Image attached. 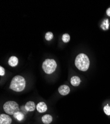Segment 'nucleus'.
<instances>
[{
  "label": "nucleus",
  "instance_id": "1a4fd4ad",
  "mask_svg": "<svg viewBox=\"0 0 110 124\" xmlns=\"http://www.w3.org/2000/svg\"><path fill=\"white\" fill-rule=\"evenodd\" d=\"M8 64L10 66L14 67L16 66L18 63V59L15 56H12L8 60Z\"/></svg>",
  "mask_w": 110,
  "mask_h": 124
},
{
  "label": "nucleus",
  "instance_id": "2eb2a0df",
  "mask_svg": "<svg viewBox=\"0 0 110 124\" xmlns=\"http://www.w3.org/2000/svg\"><path fill=\"white\" fill-rule=\"evenodd\" d=\"M110 106L107 104L104 107V111L105 113L107 115H110Z\"/></svg>",
  "mask_w": 110,
  "mask_h": 124
},
{
  "label": "nucleus",
  "instance_id": "f3484780",
  "mask_svg": "<svg viewBox=\"0 0 110 124\" xmlns=\"http://www.w3.org/2000/svg\"><path fill=\"white\" fill-rule=\"evenodd\" d=\"M106 13H107V15L109 16H110V8L107 9V11H106Z\"/></svg>",
  "mask_w": 110,
  "mask_h": 124
},
{
  "label": "nucleus",
  "instance_id": "4468645a",
  "mask_svg": "<svg viewBox=\"0 0 110 124\" xmlns=\"http://www.w3.org/2000/svg\"><path fill=\"white\" fill-rule=\"evenodd\" d=\"M53 38V34L51 32H48L45 34V38L47 41H51Z\"/></svg>",
  "mask_w": 110,
  "mask_h": 124
},
{
  "label": "nucleus",
  "instance_id": "39448f33",
  "mask_svg": "<svg viewBox=\"0 0 110 124\" xmlns=\"http://www.w3.org/2000/svg\"><path fill=\"white\" fill-rule=\"evenodd\" d=\"M12 119L6 114H2L0 115V124H11Z\"/></svg>",
  "mask_w": 110,
  "mask_h": 124
},
{
  "label": "nucleus",
  "instance_id": "ddd939ff",
  "mask_svg": "<svg viewBox=\"0 0 110 124\" xmlns=\"http://www.w3.org/2000/svg\"><path fill=\"white\" fill-rule=\"evenodd\" d=\"M62 39L64 43H67L70 40V36L68 33H65L62 35Z\"/></svg>",
  "mask_w": 110,
  "mask_h": 124
},
{
  "label": "nucleus",
  "instance_id": "7ed1b4c3",
  "mask_svg": "<svg viewBox=\"0 0 110 124\" xmlns=\"http://www.w3.org/2000/svg\"><path fill=\"white\" fill-rule=\"evenodd\" d=\"M4 111L9 115H14L19 112V105L17 103L13 101H8L6 102L3 105Z\"/></svg>",
  "mask_w": 110,
  "mask_h": 124
},
{
  "label": "nucleus",
  "instance_id": "9b49d317",
  "mask_svg": "<svg viewBox=\"0 0 110 124\" xmlns=\"http://www.w3.org/2000/svg\"><path fill=\"white\" fill-rule=\"evenodd\" d=\"M81 83V79L77 76H74L71 79V84L74 86H77Z\"/></svg>",
  "mask_w": 110,
  "mask_h": 124
},
{
  "label": "nucleus",
  "instance_id": "f257e3e1",
  "mask_svg": "<svg viewBox=\"0 0 110 124\" xmlns=\"http://www.w3.org/2000/svg\"><path fill=\"white\" fill-rule=\"evenodd\" d=\"M75 65L80 70L86 71L89 67L90 61L88 57L84 54L81 53L78 55L75 59Z\"/></svg>",
  "mask_w": 110,
  "mask_h": 124
},
{
  "label": "nucleus",
  "instance_id": "423d86ee",
  "mask_svg": "<svg viewBox=\"0 0 110 124\" xmlns=\"http://www.w3.org/2000/svg\"><path fill=\"white\" fill-rule=\"evenodd\" d=\"M70 91V88L66 85H62L58 88V92L62 95H66L69 93Z\"/></svg>",
  "mask_w": 110,
  "mask_h": 124
},
{
  "label": "nucleus",
  "instance_id": "6e6552de",
  "mask_svg": "<svg viewBox=\"0 0 110 124\" xmlns=\"http://www.w3.org/2000/svg\"><path fill=\"white\" fill-rule=\"evenodd\" d=\"M25 109L29 112L34 111L36 109L35 103L33 101H28L27 102L25 106Z\"/></svg>",
  "mask_w": 110,
  "mask_h": 124
},
{
  "label": "nucleus",
  "instance_id": "9d476101",
  "mask_svg": "<svg viewBox=\"0 0 110 124\" xmlns=\"http://www.w3.org/2000/svg\"><path fill=\"white\" fill-rule=\"evenodd\" d=\"M52 117L48 114L45 115L42 117V121L45 124H51L52 121Z\"/></svg>",
  "mask_w": 110,
  "mask_h": 124
},
{
  "label": "nucleus",
  "instance_id": "dca6fc26",
  "mask_svg": "<svg viewBox=\"0 0 110 124\" xmlns=\"http://www.w3.org/2000/svg\"><path fill=\"white\" fill-rule=\"evenodd\" d=\"M5 69L2 66L0 67V76H3L5 75Z\"/></svg>",
  "mask_w": 110,
  "mask_h": 124
},
{
  "label": "nucleus",
  "instance_id": "0eeeda50",
  "mask_svg": "<svg viewBox=\"0 0 110 124\" xmlns=\"http://www.w3.org/2000/svg\"><path fill=\"white\" fill-rule=\"evenodd\" d=\"M37 111L39 113H44L45 111H46L47 109V106L45 103L44 102H39L37 105L36 107Z\"/></svg>",
  "mask_w": 110,
  "mask_h": 124
},
{
  "label": "nucleus",
  "instance_id": "a211bd4d",
  "mask_svg": "<svg viewBox=\"0 0 110 124\" xmlns=\"http://www.w3.org/2000/svg\"></svg>",
  "mask_w": 110,
  "mask_h": 124
},
{
  "label": "nucleus",
  "instance_id": "f03ea898",
  "mask_svg": "<svg viewBox=\"0 0 110 124\" xmlns=\"http://www.w3.org/2000/svg\"><path fill=\"white\" fill-rule=\"evenodd\" d=\"M26 86V81L24 78L21 76L14 77L11 81L9 88L16 92L23 91Z\"/></svg>",
  "mask_w": 110,
  "mask_h": 124
},
{
  "label": "nucleus",
  "instance_id": "20e7f679",
  "mask_svg": "<svg viewBox=\"0 0 110 124\" xmlns=\"http://www.w3.org/2000/svg\"><path fill=\"white\" fill-rule=\"evenodd\" d=\"M57 67L56 62L53 59H46L43 64L42 68L46 74H52Z\"/></svg>",
  "mask_w": 110,
  "mask_h": 124
},
{
  "label": "nucleus",
  "instance_id": "f8f14e48",
  "mask_svg": "<svg viewBox=\"0 0 110 124\" xmlns=\"http://www.w3.org/2000/svg\"><path fill=\"white\" fill-rule=\"evenodd\" d=\"M13 117L14 118L17 119L19 121H21L23 120L24 118V115L23 114V113L21 112H18L15 114L13 115Z\"/></svg>",
  "mask_w": 110,
  "mask_h": 124
}]
</instances>
